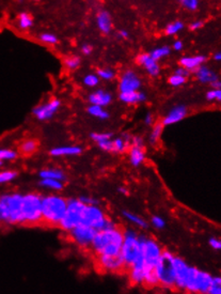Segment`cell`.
<instances>
[{
	"label": "cell",
	"mask_w": 221,
	"mask_h": 294,
	"mask_svg": "<svg viewBox=\"0 0 221 294\" xmlns=\"http://www.w3.org/2000/svg\"><path fill=\"white\" fill-rule=\"evenodd\" d=\"M124 240V230L119 227L115 228L99 230L93 239L91 250L95 257L100 255L117 256L121 253V248Z\"/></svg>",
	"instance_id": "6da1fadb"
},
{
	"label": "cell",
	"mask_w": 221,
	"mask_h": 294,
	"mask_svg": "<svg viewBox=\"0 0 221 294\" xmlns=\"http://www.w3.org/2000/svg\"><path fill=\"white\" fill-rule=\"evenodd\" d=\"M68 199L50 194L42 196V223L47 226H59L66 211Z\"/></svg>",
	"instance_id": "7a4b0ae2"
},
{
	"label": "cell",
	"mask_w": 221,
	"mask_h": 294,
	"mask_svg": "<svg viewBox=\"0 0 221 294\" xmlns=\"http://www.w3.org/2000/svg\"><path fill=\"white\" fill-rule=\"evenodd\" d=\"M23 194L5 193L0 195V206L2 210L3 225H22Z\"/></svg>",
	"instance_id": "3957f363"
},
{
	"label": "cell",
	"mask_w": 221,
	"mask_h": 294,
	"mask_svg": "<svg viewBox=\"0 0 221 294\" xmlns=\"http://www.w3.org/2000/svg\"><path fill=\"white\" fill-rule=\"evenodd\" d=\"M22 219L26 226L42 224V196L38 193H28L23 195Z\"/></svg>",
	"instance_id": "277c9868"
},
{
	"label": "cell",
	"mask_w": 221,
	"mask_h": 294,
	"mask_svg": "<svg viewBox=\"0 0 221 294\" xmlns=\"http://www.w3.org/2000/svg\"><path fill=\"white\" fill-rule=\"evenodd\" d=\"M174 255L169 251L164 249L160 258L154 267L158 286L165 289H174L176 288V278H174V265H173Z\"/></svg>",
	"instance_id": "5b68a950"
},
{
	"label": "cell",
	"mask_w": 221,
	"mask_h": 294,
	"mask_svg": "<svg viewBox=\"0 0 221 294\" xmlns=\"http://www.w3.org/2000/svg\"><path fill=\"white\" fill-rule=\"evenodd\" d=\"M141 256V235L133 229L124 230V240L121 248L125 271L135 263Z\"/></svg>",
	"instance_id": "8992f818"
},
{
	"label": "cell",
	"mask_w": 221,
	"mask_h": 294,
	"mask_svg": "<svg viewBox=\"0 0 221 294\" xmlns=\"http://www.w3.org/2000/svg\"><path fill=\"white\" fill-rule=\"evenodd\" d=\"M82 224L90 226L97 231L117 227V224L108 218L104 210L98 204H86L83 212Z\"/></svg>",
	"instance_id": "52a82bcc"
},
{
	"label": "cell",
	"mask_w": 221,
	"mask_h": 294,
	"mask_svg": "<svg viewBox=\"0 0 221 294\" xmlns=\"http://www.w3.org/2000/svg\"><path fill=\"white\" fill-rule=\"evenodd\" d=\"M86 204L79 198H71L68 199V206L66 211L59 223V228L62 231L68 233L76 226L82 224L83 212Z\"/></svg>",
	"instance_id": "ba28073f"
},
{
	"label": "cell",
	"mask_w": 221,
	"mask_h": 294,
	"mask_svg": "<svg viewBox=\"0 0 221 294\" xmlns=\"http://www.w3.org/2000/svg\"><path fill=\"white\" fill-rule=\"evenodd\" d=\"M213 276L210 273L202 271L195 266H190L188 277L186 280L185 292L188 293H209Z\"/></svg>",
	"instance_id": "9c48e42d"
},
{
	"label": "cell",
	"mask_w": 221,
	"mask_h": 294,
	"mask_svg": "<svg viewBox=\"0 0 221 294\" xmlns=\"http://www.w3.org/2000/svg\"><path fill=\"white\" fill-rule=\"evenodd\" d=\"M164 248L156 240L141 235V256L140 258L149 271H154Z\"/></svg>",
	"instance_id": "30bf717a"
},
{
	"label": "cell",
	"mask_w": 221,
	"mask_h": 294,
	"mask_svg": "<svg viewBox=\"0 0 221 294\" xmlns=\"http://www.w3.org/2000/svg\"><path fill=\"white\" fill-rule=\"evenodd\" d=\"M97 230L90 226L80 224L69 231V237L73 243H75L80 248L89 249L93 242Z\"/></svg>",
	"instance_id": "8fae6325"
},
{
	"label": "cell",
	"mask_w": 221,
	"mask_h": 294,
	"mask_svg": "<svg viewBox=\"0 0 221 294\" xmlns=\"http://www.w3.org/2000/svg\"><path fill=\"white\" fill-rule=\"evenodd\" d=\"M142 86V80L133 70H125L119 79L118 89L119 93L133 92L140 90Z\"/></svg>",
	"instance_id": "7c38bea8"
},
{
	"label": "cell",
	"mask_w": 221,
	"mask_h": 294,
	"mask_svg": "<svg viewBox=\"0 0 221 294\" xmlns=\"http://www.w3.org/2000/svg\"><path fill=\"white\" fill-rule=\"evenodd\" d=\"M60 107H61V101L59 98H51L47 103L36 106L32 109V115L39 121H47L56 115Z\"/></svg>",
	"instance_id": "4fadbf2b"
},
{
	"label": "cell",
	"mask_w": 221,
	"mask_h": 294,
	"mask_svg": "<svg viewBox=\"0 0 221 294\" xmlns=\"http://www.w3.org/2000/svg\"><path fill=\"white\" fill-rule=\"evenodd\" d=\"M96 264L100 270L106 273H119L125 271L121 253L117 256L100 255L96 256Z\"/></svg>",
	"instance_id": "5bb4252c"
},
{
	"label": "cell",
	"mask_w": 221,
	"mask_h": 294,
	"mask_svg": "<svg viewBox=\"0 0 221 294\" xmlns=\"http://www.w3.org/2000/svg\"><path fill=\"white\" fill-rule=\"evenodd\" d=\"M174 265V278H176V288L178 291H185L186 280L188 277L190 265L187 263L183 258L174 256L173 260Z\"/></svg>",
	"instance_id": "9a60e30c"
},
{
	"label": "cell",
	"mask_w": 221,
	"mask_h": 294,
	"mask_svg": "<svg viewBox=\"0 0 221 294\" xmlns=\"http://www.w3.org/2000/svg\"><path fill=\"white\" fill-rule=\"evenodd\" d=\"M136 62L141 65L145 70V72L152 77H157L160 73V66L158 61L155 59H153L149 52H142L139 53L136 57Z\"/></svg>",
	"instance_id": "2e32d148"
},
{
	"label": "cell",
	"mask_w": 221,
	"mask_h": 294,
	"mask_svg": "<svg viewBox=\"0 0 221 294\" xmlns=\"http://www.w3.org/2000/svg\"><path fill=\"white\" fill-rule=\"evenodd\" d=\"M187 113H188V110H187L186 106L184 105L174 106L173 108H171L170 111L164 117V119L162 120V123L164 126L177 124L186 118Z\"/></svg>",
	"instance_id": "e0dca14e"
},
{
	"label": "cell",
	"mask_w": 221,
	"mask_h": 294,
	"mask_svg": "<svg viewBox=\"0 0 221 294\" xmlns=\"http://www.w3.org/2000/svg\"><path fill=\"white\" fill-rule=\"evenodd\" d=\"M192 73L195 74V77L197 78L198 82L204 85L211 86L214 82H216V80L219 78L217 73L214 70H212L210 66H207L205 64L199 66V68Z\"/></svg>",
	"instance_id": "ac0fdd59"
},
{
	"label": "cell",
	"mask_w": 221,
	"mask_h": 294,
	"mask_svg": "<svg viewBox=\"0 0 221 294\" xmlns=\"http://www.w3.org/2000/svg\"><path fill=\"white\" fill-rule=\"evenodd\" d=\"M97 29L103 35H109L112 30V17L107 10H99L96 14Z\"/></svg>",
	"instance_id": "d6986e66"
},
{
	"label": "cell",
	"mask_w": 221,
	"mask_h": 294,
	"mask_svg": "<svg viewBox=\"0 0 221 294\" xmlns=\"http://www.w3.org/2000/svg\"><path fill=\"white\" fill-rule=\"evenodd\" d=\"M88 102L92 105L107 107L112 102V95L109 91L106 90H95L89 95Z\"/></svg>",
	"instance_id": "ffe728a7"
},
{
	"label": "cell",
	"mask_w": 221,
	"mask_h": 294,
	"mask_svg": "<svg viewBox=\"0 0 221 294\" xmlns=\"http://www.w3.org/2000/svg\"><path fill=\"white\" fill-rule=\"evenodd\" d=\"M206 56L204 55H192V56H184L179 59V65L183 66L189 72H195L199 66L205 64Z\"/></svg>",
	"instance_id": "44dd1931"
},
{
	"label": "cell",
	"mask_w": 221,
	"mask_h": 294,
	"mask_svg": "<svg viewBox=\"0 0 221 294\" xmlns=\"http://www.w3.org/2000/svg\"><path fill=\"white\" fill-rule=\"evenodd\" d=\"M146 95L142 91H133V92H123L119 93V99L126 105H136L141 104L146 101Z\"/></svg>",
	"instance_id": "7402d4cb"
},
{
	"label": "cell",
	"mask_w": 221,
	"mask_h": 294,
	"mask_svg": "<svg viewBox=\"0 0 221 294\" xmlns=\"http://www.w3.org/2000/svg\"><path fill=\"white\" fill-rule=\"evenodd\" d=\"M83 153V149L78 146H63L56 147L49 151V154L53 157H64V156H77Z\"/></svg>",
	"instance_id": "603a6c76"
},
{
	"label": "cell",
	"mask_w": 221,
	"mask_h": 294,
	"mask_svg": "<svg viewBox=\"0 0 221 294\" xmlns=\"http://www.w3.org/2000/svg\"><path fill=\"white\" fill-rule=\"evenodd\" d=\"M129 158H130V163L133 167L141 166L145 160V152L143 147L132 146L129 150Z\"/></svg>",
	"instance_id": "cb8c5ba5"
},
{
	"label": "cell",
	"mask_w": 221,
	"mask_h": 294,
	"mask_svg": "<svg viewBox=\"0 0 221 294\" xmlns=\"http://www.w3.org/2000/svg\"><path fill=\"white\" fill-rule=\"evenodd\" d=\"M17 28L22 31L30 30L35 25V19L28 12H21L16 18Z\"/></svg>",
	"instance_id": "d4e9b609"
},
{
	"label": "cell",
	"mask_w": 221,
	"mask_h": 294,
	"mask_svg": "<svg viewBox=\"0 0 221 294\" xmlns=\"http://www.w3.org/2000/svg\"><path fill=\"white\" fill-rule=\"evenodd\" d=\"M39 177L40 179H56L62 182L66 179L63 170L59 168H44L39 172Z\"/></svg>",
	"instance_id": "484cf974"
},
{
	"label": "cell",
	"mask_w": 221,
	"mask_h": 294,
	"mask_svg": "<svg viewBox=\"0 0 221 294\" xmlns=\"http://www.w3.org/2000/svg\"><path fill=\"white\" fill-rule=\"evenodd\" d=\"M123 216L126 220H129L131 224L135 225L140 229H146L147 227H149V224H147L146 220L135 213H132L130 211H123Z\"/></svg>",
	"instance_id": "4316f807"
},
{
	"label": "cell",
	"mask_w": 221,
	"mask_h": 294,
	"mask_svg": "<svg viewBox=\"0 0 221 294\" xmlns=\"http://www.w3.org/2000/svg\"><path fill=\"white\" fill-rule=\"evenodd\" d=\"M87 111H88L90 116L94 117L96 119H99V120H107L110 117L109 112L106 110V107H102L98 105L90 104V106L88 107V108H87Z\"/></svg>",
	"instance_id": "83f0119b"
},
{
	"label": "cell",
	"mask_w": 221,
	"mask_h": 294,
	"mask_svg": "<svg viewBox=\"0 0 221 294\" xmlns=\"http://www.w3.org/2000/svg\"><path fill=\"white\" fill-rule=\"evenodd\" d=\"M39 148V143L36 139H27L19 146V152L24 155H31Z\"/></svg>",
	"instance_id": "f1b7e54d"
},
{
	"label": "cell",
	"mask_w": 221,
	"mask_h": 294,
	"mask_svg": "<svg viewBox=\"0 0 221 294\" xmlns=\"http://www.w3.org/2000/svg\"><path fill=\"white\" fill-rule=\"evenodd\" d=\"M40 185H41L43 189L53 192H59L63 190V182L56 179H41L40 180Z\"/></svg>",
	"instance_id": "f546056e"
},
{
	"label": "cell",
	"mask_w": 221,
	"mask_h": 294,
	"mask_svg": "<svg viewBox=\"0 0 221 294\" xmlns=\"http://www.w3.org/2000/svg\"><path fill=\"white\" fill-rule=\"evenodd\" d=\"M185 28V24L182 21H173L171 23H169L168 25L166 26L165 28V33L168 37H172V36H177V33H179L180 31H183Z\"/></svg>",
	"instance_id": "4dcf8cb0"
},
{
	"label": "cell",
	"mask_w": 221,
	"mask_h": 294,
	"mask_svg": "<svg viewBox=\"0 0 221 294\" xmlns=\"http://www.w3.org/2000/svg\"><path fill=\"white\" fill-rule=\"evenodd\" d=\"M171 49H172L168 45H162V46H158V48L153 49L149 53L153 59H155L156 61H159L160 59L168 57L171 53Z\"/></svg>",
	"instance_id": "1f68e13d"
},
{
	"label": "cell",
	"mask_w": 221,
	"mask_h": 294,
	"mask_svg": "<svg viewBox=\"0 0 221 294\" xmlns=\"http://www.w3.org/2000/svg\"><path fill=\"white\" fill-rule=\"evenodd\" d=\"M163 131H164V125L162 122L153 125L152 131L150 133V137H149V142L152 146L157 145V143L160 139V136H162L163 134Z\"/></svg>",
	"instance_id": "d6a6232c"
},
{
	"label": "cell",
	"mask_w": 221,
	"mask_h": 294,
	"mask_svg": "<svg viewBox=\"0 0 221 294\" xmlns=\"http://www.w3.org/2000/svg\"><path fill=\"white\" fill-rule=\"evenodd\" d=\"M39 40L45 45L56 46L59 43V38L52 32H42L39 35Z\"/></svg>",
	"instance_id": "836d02e7"
},
{
	"label": "cell",
	"mask_w": 221,
	"mask_h": 294,
	"mask_svg": "<svg viewBox=\"0 0 221 294\" xmlns=\"http://www.w3.org/2000/svg\"><path fill=\"white\" fill-rule=\"evenodd\" d=\"M64 66L70 71H75L77 70L80 64H82V59H80L79 56L76 55H70L68 57H65L63 60Z\"/></svg>",
	"instance_id": "e575fe53"
},
{
	"label": "cell",
	"mask_w": 221,
	"mask_h": 294,
	"mask_svg": "<svg viewBox=\"0 0 221 294\" xmlns=\"http://www.w3.org/2000/svg\"><path fill=\"white\" fill-rule=\"evenodd\" d=\"M18 173L15 170H2L0 171V185L13 182L17 178Z\"/></svg>",
	"instance_id": "d590c367"
},
{
	"label": "cell",
	"mask_w": 221,
	"mask_h": 294,
	"mask_svg": "<svg viewBox=\"0 0 221 294\" xmlns=\"http://www.w3.org/2000/svg\"><path fill=\"white\" fill-rule=\"evenodd\" d=\"M18 156V152L12 149L0 148V160L3 162H11V160L16 159Z\"/></svg>",
	"instance_id": "8d00e7d4"
},
{
	"label": "cell",
	"mask_w": 221,
	"mask_h": 294,
	"mask_svg": "<svg viewBox=\"0 0 221 294\" xmlns=\"http://www.w3.org/2000/svg\"><path fill=\"white\" fill-rule=\"evenodd\" d=\"M100 82V79L97 74H93V73H90V74H87L83 78V84L87 87V88H95L96 86H98Z\"/></svg>",
	"instance_id": "74e56055"
},
{
	"label": "cell",
	"mask_w": 221,
	"mask_h": 294,
	"mask_svg": "<svg viewBox=\"0 0 221 294\" xmlns=\"http://www.w3.org/2000/svg\"><path fill=\"white\" fill-rule=\"evenodd\" d=\"M183 9L189 12H196L200 6V0H177Z\"/></svg>",
	"instance_id": "f35d334b"
},
{
	"label": "cell",
	"mask_w": 221,
	"mask_h": 294,
	"mask_svg": "<svg viewBox=\"0 0 221 294\" xmlns=\"http://www.w3.org/2000/svg\"><path fill=\"white\" fill-rule=\"evenodd\" d=\"M96 74L98 75L99 79L107 80V82H110V80L115 79V77H116V72L113 71L112 69H110V68L98 69Z\"/></svg>",
	"instance_id": "ab89813d"
},
{
	"label": "cell",
	"mask_w": 221,
	"mask_h": 294,
	"mask_svg": "<svg viewBox=\"0 0 221 294\" xmlns=\"http://www.w3.org/2000/svg\"><path fill=\"white\" fill-rule=\"evenodd\" d=\"M187 80V77L185 76H182V75H178V74H176V73H173V74H171L168 78V83L170 86L174 87V88H177V87H182L183 85H185Z\"/></svg>",
	"instance_id": "60d3db41"
},
{
	"label": "cell",
	"mask_w": 221,
	"mask_h": 294,
	"mask_svg": "<svg viewBox=\"0 0 221 294\" xmlns=\"http://www.w3.org/2000/svg\"><path fill=\"white\" fill-rule=\"evenodd\" d=\"M205 97L207 101L221 103V88H212L206 92Z\"/></svg>",
	"instance_id": "b9f144b4"
},
{
	"label": "cell",
	"mask_w": 221,
	"mask_h": 294,
	"mask_svg": "<svg viewBox=\"0 0 221 294\" xmlns=\"http://www.w3.org/2000/svg\"><path fill=\"white\" fill-rule=\"evenodd\" d=\"M113 136L112 133L109 132H96V133H92L90 137L91 139L94 142L95 144H98L100 142H104L106 139H109Z\"/></svg>",
	"instance_id": "7bdbcfd3"
},
{
	"label": "cell",
	"mask_w": 221,
	"mask_h": 294,
	"mask_svg": "<svg viewBox=\"0 0 221 294\" xmlns=\"http://www.w3.org/2000/svg\"><path fill=\"white\" fill-rule=\"evenodd\" d=\"M209 294H221V276H213Z\"/></svg>",
	"instance_id": "ee69618b"
},
{
	"label": "cell",
	"mask_w": 221,
	"mask_h": 294,
	"mask_svg": "<svg viewBox=\"0 0 221 294\" xmlns=\"http://www.w3.org/2000/svg\"><path fill=\"white\" fill-rule=\"evenodd\" d=\"M151 225L154 227L155 229H164L166 227V220L162 217V216H158V215H154L151 218Z\"/></svg>",
	"instance_id": "f6af8a7d"
},
{
	"label": "cell",
	"mask_w": 221,
	"mask_h": 294,
	"mask_svg": "<svg viewBox=\"0 0 221 294\" xmlns=\"http://www.w3.org/2000/svg\"><path fill=\"white\" fill-rule=\"evenodd\" d=\"M205 25V22L203 19H195V21H192L189 26H188V29L190 31H198L200 29H202Z\"/></svg>",
	"instance_id": "bcb514c9"
},
{
	"label": "cell",
	"mask_w": 221,
	"mask_h": 294,
	"mask_svg": "<svg viewBox=\"0 0 221 294\" xmlns=\"http://www.w3.org/2000/svg\"><path fill=\"white\" fill-rule=\"evenodd\" d=\"M80 52H82L84 56H90L93 52V46L89 43H85L80 46Z\"/></svg>",
	"instance_id": "7dc6e473"
},
{
	"label": "cell",
	"mask_w": 221,
	"mask_h": 294,
	"mask_svg": "<svg viewBox=\"0 0 221 294\" xmlns=\"http://www.w3.org/2000/svg\"><path fill=\"white\" fill-rule=\"evenodd\" d=\"M209 244L214 250H221V240L218 238H211Z\"/></svg>",
	"instance_id": "c3c4849f"
},
{
	"label": "cell",
	"mask_w": 221,
	"mask_h": 294,
	"mask_svg": "<svg viewBox=\"0 0 221 294\" xmlns=\"http://www.w3.org/2000/svg\"><path fill=\"white\" fill-rule=\"evenodd\" d=\"M79 199L82 200V201L85 204H98V200L92 198V197H87V196H82L79 197Z\"/></svg>",
	"instance_id": "681fc988"
},
{
	"label": "cell",
	"mask_w": 221,
	"mask_h": 294,
	"mask_svg": "<svg viewBox=\"0 0 221 294\" xmlns=\"http://www.w3.org/2000/svg\"><path fill=\"white\" fill-rule=\"evenodd\" d=\"M174 51H180L183 50L184 49V43L180 41V40H177V41H174L172 44V48H171Z\"/></svg>",
	"instance_id": "f907efd6"
},
{
	"label": "cell",
	"mask_w": 221,
	"mask_h": 294,
	"mask_svg": "<svg viewBox=\"0 0 221 294\" xmlns=\"http://www.w3.org/2000/svg\"><path fill=\"white\" fill-rule=\"evenodd\" d=\"M131 145L132 146H139V147H143V139L140 136H133L131 138Z\"/></svg>",
	"instance_id": "816d5d0a"
},
{
	"label": "cell",
	"mask_w": 221,
	"mask_h": 294,
	"mask_svg": "<svg viewBox=\"0 0 221 294\" xmlns=\"http://www.w3.org/2000/svg\"><path fill=\"white\" fill-rule=\"evenodd\" d=\"M174 73H176V74H178V75L185 76V77H188L190 75V72L188 70H186L185 68H183V66H180V65L178 66V68L176 69Z\"/></svg>",
	"instance_id": "f5cc1de1"
},
{
	"label": "cell",
	"mask_w": 221,
	"mask_h": 294,
	"mask_svg": "<svg viewBox=\"0 0 221 294\" xmlns=\"http://www.w3.org/2000/svg\"><path fill=\"white\" fill-rule=\"evenodd\" d=\"M117 38L120 40H126L130 38V33L126 29H120L117 31Z\"/></svg>",
	"instance_id": "db71d44e"
},
{
	"label": "cell",
	"mask_w": 221,
	"mask_h": 294,
	"mask_svg": "<svg viewBox=\"0 0 221 294\" xmlns=\"http://www.w3.org/2000/svg\"><path fill=\"white\" fill-rule=\"evenodd\" d=\"M154 121H155V120H154V116L151 112H147L144 117V123L146 125L151 126V125H154Z\"/></svg>",
	"instance_id": "11a10c76"
},
{
	"label": "cell",
	"mask_w": 221,
	"mask_h": 294,
	"mask_svg": "<svg viewBox=\"0 0 221 294\" xmlns=\"http://www.w3.org/2000/svg\"><path fill=\"white\" fill-rule=\"evenodd\" d=\"M213 59L215 60L216 62H221V50H219V51H217V52L214 53Z\"/></svg>",
	"instance_id": "9f6ffc18"
},
{
	"label": "cell",
	"mask_w": 221,
	"mask_h": 294,
	"mask_svg": "<svg viewBox=\"0 0 221 294\" xmlns=\"http://www.w3.org/2000/svg\"><path fill=\"white\" fill-rule=\"evenodd\" d=\"M212 88H221V79L218 78L216 82H214L212 85H211Z\"/></svg>",
	"instance_id": "6f0895ef"
},
{
	"label": "cell",
	"mask_w": 221,
	"mask_h": 294,
	"mask_svg": "<svg viewBox=\"0 0 221 294\" xmlns=\"http://www.w3.org/2000/svg\"><path fill=\"white\" fill-rule=\"evenodd\" d=\"M119 193H121V194H123V195H125V196H127L129 195V192H127L124 187H119Z\"/></svg>",
	"instance_id": "680465c9"
},
{
	"label": "cell",
	"mask_w": 221,
	"mask_h": 294,
	"mask_svg": "<svg viewBox=\"0 0 221 294\" xmlns=\"http://www.w3.org/2000/svg\"><path fill=\"white\" fill-rule=\"evenodd\" d=\"M0 225H3V216H2L1 206H0Z\"/></svg>",
	"instance_id": "91938a15"
},
{
	"label": "cell",
	"mask_w": 221,
	"mask_h": 294,
	"mask_svg": "<svg viewBox=\"0 0 221 294\" xmlns=\"http://www.w3.org/2000/svg\"><path fill=\"white\" fill-rule=\"evenodd\" d=\"M3 164H4L3 160H0V168H1V167L3 166Z\"/></svg>",
	"instance_id": "94428289"
},
{
	"label": "cell",
	"mask_w": 221,
	"mask_h": 294,
	"mask_svg": "<svg viewBox=\"0 0 221 294\" xmlns=\"http://www.w3.org/2000/svg\"><path fill=\"white\" fill-rule=\"evenodd\" d=\"M32 1H40V0H32Z\"/></svg>",
	"instance_id": "6125c7cd"
}]
</instances>
